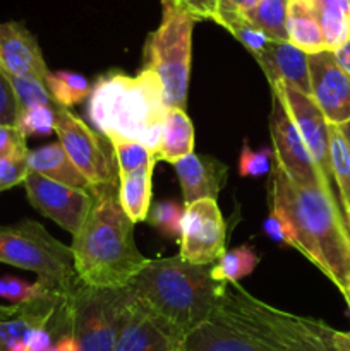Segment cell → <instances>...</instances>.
<instances>
[{
  "instance_id": "cell-14",
  "label": "cell",
  "mask_w": 350,
  "mask_h": 351,
  "mask_svg": "<svg viewBox=\"0 0 350 351\" xmlns=\"http://www.w3.org/2000/svg\"><path fill=\"white\" fill-rule=\"evenodd\" d=\"M69 297L36 300L19 305V311L0 321V351H30V338L36 329L50 328L60 338L71 335Z\"/></svg>"
},
{
  "instance_id": "cell-11",
  "label": "cell",
  "mask_w": 350,
  "mask_h": 351,
  "mask_svg": "<svg viewBox=\"0 0 350 351\" xmlns=\"http://www.w3.org/2000/svg\"><path fill=\"white\" fill-rule=\"evenodd\" d=\"M180 257L191 264H213L225 254L226 226L213 199L184 208L180 225Z\"/></svg>"
},
{
  "instance_id": "cell-32",
  "label": "cell",
  "mask_w": 350,
  "mask_h": 351,
  "mask_svg": "<svg viewBox=\"0 0 350 351\" xmlns=\"http://www.w3.org/2000/svg\"><path fill=\"white\" fill-rule=\"evenodd\" d=\"M55 110L57 105H41L17 113L14 125L26 137H47L55 132Z\"/></svg>"
},
{
  "instance_id": "cell-21",
  "label": "cell",
  "mask_w": 350,
  "mask_h": 351,
  "mask_svg": "<svg viewBox=\"0 0 350 351\" xmlns=\"http://www.w3.org/2000/svg\"><path fill=\"white\" fill-rule=\"evenodd\" d=\"M194 149V125L185 110L168 108L161 127L156 160L175 165Z\"/></svg>"
},
{
  "instance_id": "cell-19",
  "label": "cell",
  "mask_w": 350,
  "mask_h": 351,
  "mask_svg": "<svg viewBox=\"0 0 350 351\" xmlns=\"http://www.w3.org/2000/svg\"><path fill=\"white\" fill-rule=\"evenodd\" d=\"M270 86L281 82L311 96L307 55L288 41H270L256 57Z\"/></svg>"
},
{
  "instance_id": "cell-27",
  "label": "cell",
  "mask_w": 350,
  "mask_h": 351,
  "mask_svg": "<svg viewBox=\"0 0 350 351\" xmlns=\"http://www.w3.org/2000/svg\"><path fill=\"white\" fill-rule=\"evenodd\" d=\"M45 86H47L55 105L62 106V108L79 105L86 98H89L93 89L84 75L69 71L50 72L45 79Z\"/></svg>"
},
{
  "instance_id": "cell-36",
  "label": "cell",
  "mask_w": 350,
  "mask_h": 351,
  "mask_svg": "<svg viewBox=\"0 0 350 351\" xmlns=\"http://www.w3.org/2000/svg\"><path fill=\"white\" fill-rule=\"evenodd\" d=\"M27 153L30 149L23 132L16 125L0 123V158L23 161L27 158Z\"/></svg>"
},
{
  "instance_id": "cell-38",
  "label": "cell",
  "mask_w": 350,
  "mask_h": 351,
  "mask_svg": "<svg viewBox=\"0 0 350 351\" xmlns=\"http://www.w3.org/2000/svg\"><path fill=\"white\" fill-rule=\"evenodd\" d=\"M27 173H30V168H27L26 160L19 161L0 158V192L24 184Z\"/></svg>"
},
{
  "instance_id": "cell-37",
  "label": "cell",
  "mask_w": 350,
  "mask_h": 351,
  "mask_svg": "<svg viewBox=\"0 0 350 351\" xmlns=\"http://www.w3.org/2000/svg\"><path fill=\"white\" fill-rule=\"evenodd\" d=\"M17 101L14 89L10 86L9 75L0 67V123L14 125L17 119Z\"/></svg>"
},
{
  "instance_id": "cell-24",
  "label": "cell",
  "mask_w": 350,
  "mask_h": 351,
  "mask_svg": "<svg viewBox=\"0 0 350 351\" xmlns=\"http://www.w3.org/2000/svg\"><path fill=\"white\" fill-rule=\"evenodd\" d=\"M153 168L144 167L127 175H119V202L134 225L148 219L151 208Z\"/></svg>"
},
{
  "instance_id": "cell-7",
  "label": "cell",
  "mask_w": 350,
  "mask_h": 351,
  "mask_svg": "<svg viewBox=\"0 0 350 351\" xmlns=\"http://www.w3.org/2000/svg\"><path fill=\"white\" fill-rule=\"evenodd\" d=\"M0 263L31 271L38 281L65 297L81 285L71 247L58 242L33 219L0 226Z\"/></svg>"
},
{
  "instance_id": "cell-30",
  "label": "cell",
  "mask_w": 350,
  "mask_h": 351,
  "mask_svg": "<svg viewBox=\"0 0 350 351\" xmlns=\"http://www.w3.org/2000/svg\"><path fill=\"white\" fill-rule=\"evenodd\" d=\"M0 298L9 302L10 305H24L36 300L65 298V295L50 290L47 285L38 280L31 283L17 276H0Z\"/></svg>"
},
{
  "instance_id": "cell-22",
  "label": "cell",
  "mask_w": 350,
  "mask_h": 351,
  "mask_svg": "<svg viewBox=\"0 0 350 351\" xmlns=\"http://www.w3.org/2000/svg\"><path fill=\"white\" fill-rule=\"evenodd\" d=\"M321 27L326 50L336 51L350 40V0H305Z\"/></svg>"
},
{
  "instance_id": "cell-43",
  "label": "cell",
  "mask_w": 350,
  "mask_h": 351,
  "mask_svg": "<svg viewBox=\"0 0 350 351\" xmlns=\"http://www.w3.org/2000/svg\"><path fill=\"white\" fill-rule=\"evenodd\" d=\"M223 2L230 3V5L237 7V9H240V10H249V9H253L254 5H257V2H259V0H223Z\"/></svg>"
},
{
  "instance_id": "cell-31",
  "label": "cell",
  "mask_w": 350,
  "mask_h": 351,
  "mask_svg": "<svg viewBox=\"0 0 350 351\" xmlns=\"http://www.w3.org/2000/svg\"><path fill=\"white\" fill-rule=\"evenodd\" d=\"M108 141L110 146H112L113 156H115L119 175H127L144 167H154L156 165V153L151 151L150 147L134 143V141L122 139V137H110Z\"/></svg>"
},
{
  "instance_id": "cell-23",
  "label": "cell",
  "mask_w": 350,
  "mask_h": 351,
  "mask_svg": "<svg viewBox=\"0 0 350 351\" xmlns=\"http://www.w3.org/2000/svg\"><path fill=\"white\" fill-rule=\"evenodd\" d=\"M287 34L288 43L305 55H316L326 50L321 27L305 0H288Z\"/></svg>"
},
{
  "instance_id": "cell-15",
  "label": "cell",
  "mask_w": 350,
  "mask_h": 351,
  "mask_svg": "<svg viewBox=\"0 0 350 351\" xmlns=\"http://www.w3.org/2000/svg\"><path fill=\"white\" fill-rule=\"evenodd\" d=\"M311 98L326 122L342 125L350 120V75L342 71L333 51L307 55Z\"/></svg>"
},
{
  "instance_id": "cell-41",
  "label": "cell",
  "mask_w": 350,
  "mask_h": 351,
  "mask_svg": "<svg viewBox=\"0 0 350 351\" xmlns=\"http://www.w3.org/2000/svg\"><path fill=\"white\" fill-rule=\"evenodd\" d=\"M336 58V64L342 67V71L345 72L347 75H350V40L343 45L342 48H338L336 51H333Z\"/></svg>"
},
{
  "instance_id": "cell-9",
  "label": "cell",
  "mask_w": 350,
  "mask_h": 351,
  "mask_svg": "<svg viewBox=\"0 0 350 351\" xmlns=\"http://www.w3.org/2000/svg\"><path fill=\"white\" fill-rule=\"evenodd\" d=\"M55 134L67 156L84 175L93 191L119 180L110 141L93 130L81 117L72 113L69 108L57 106Z\"/></svg>"
},
{
  "instance_id": "cell-45",
  "label": "cell",
  "mask_w": 350,
  "mask_h": 351,
  "mask_svg": "<svg viewBox=\"0 0 350 351\" xmlns=\"http://www.w3.org/2000/svg\"><path fill=\"white\" fill-rule=\"evenodd\" d=\"M336 127H338L340 132L343 134V137H345V139H347V143L350 144V120H349V122L342 123V125H336Z\"/></svg>"
},
{
  "instance_id": "cell-28",
  "label": "cell",
  "mask_w": 350,
  "mask_h": 351,
  "mask_svg": "<svg viewBox=\"0 0 350 351\" xmlns=\"http://www.w3.org/2000/svg\"><path fill=\"white\" fill-rule=\"evenodd\" d=\"M259 264V257L253 247L240 245L237 249L225 250L216 263H213L211 276L218 283H239L242 278H247Z\"/></svg>"
},
{
  "instance_id": "cell-6",
  "label": "cell",
  "mask_w": 350,
  "mask_h": 351,
  "mask_svg": "<svg viewBox=\"0 0 350 351\" xmlns=\"http://www.w3.org/2000/svg\"><path fill=\"white\" fill-rule=\"evenodd\" d=\"M160 26L144 43L143 69L158 75L168 108L184 110L191 79L192 31L198 21L177 0H160Z\"/></svg>"
},
{
  "instance_id": "cell-26",
  "label": "cell",
  "mask_w": 350,
  "mask_h": 351,
  "mask_svg": "<svg viewBox=\"0 0 350 351\" xmlns=\"http://www.w3.org/2000/svg\"><path fill=\"white\" fill-rule=\"evenodd\" d=\"M288 0H259L253 9L244 10L250 24L270 41H288Z\"/></svg>"
},
{
  "instance_id": "cell-16",
  "label": "cell",
  "mask_w": 350,
  "mask_h": 351,
  "mask_svg": "<svg viewBox=\"0 0 350 351\" xmlns=\"http://www.w3.org/2000/svg\"><path fill=\"white\" fill-rule=\"evenodd\" d=\"M180 343L177 332L130 297L113 351H178Z\"/></svg>"
},
{
  "instance_id": "cell-4",
  "label": "cell",
  "mask_w": 350,
  "mask_h": 351,
  "mask_svg": "<svg viewBox=\"0 0 350 351\" xmlns=\"http://www.w3.org/2000/svg\"><path fill=\"white\" fill-rule=\"evenodd\" d=\"M88 99L89 120L102 136L134 141L156 153L168 106L154 72H108L93 84Z\"/></svg>"
},
{
  "instance_id": "cell-5",
  "label": "cell",
  "mask_w": 350,
  "mask_h": 351,
  "mask_svg": "<svg viewBox=\"0 0 350 351\" xmlns=\"http://www.w3.org/2000/svg\"><path fill=\"white\" fill-rule=\"evenodd\" d=\"M215 314L233 322L275 351H350V335L319 319L264 304L239 283H226Z\"/></svg>"
},
{
  "instance_id": "cell-2",
  "label": "cell",
  "mask_w": 350,
  "mask_h": 351,
  "mask_svg": "<svg viewBox=\"0 0 350 351\" xmlns=\"http://www.w3.org/2000/svg\"><path fill=\"white\" fill-rule=\"evenodd\" d=\"M79 281L93 288H124L148 266L134 240V223L119 202V180L93 191V204L72 237Z\"/></svg>"
},
{
  "instance_id": "cell-12",
  "label": "cell",
  "mask_w": 350,
  "mask_h": 351,
  "mask_svg": "<svg viewBox=\"0 0 350 351\" xmlns=\"http://www.w3.org/2000/svg\"><path fill=\"white\" fill-rule=\"evenodd\" d=\"M270 132L273 139L275 165L295 184L304 185V187H321L326 191L321 175L314 167V161L294 120L290 119L283 103L275 93H271Z\"/></svg>"
},
{
  "instance_id": "cell-44",
  "label": "cell",
  "mask_w": 350,
  "mask_h": 351,
  "mask_svg": "<svg viewBox=\"0 0 350 351\" xmlns=\"http://www.w3.org/2000/svg\"><path fill=\"white\" fill-rule=\"evenodd\" d=\"M17 311H19V305H3V304H0V321L12 317V315L16 314Z\"/></svg>"
},
{
  "instance_id": "cell-1",
  "label": "cell",
  "mask_w": 350,
  "mask_h": 351,
  "mask_svg": "<svg viewBox=\"0 0 350 351\" xmlns=\"http://www.w3.org/2000/svg\"><path fill=\"white\" fill-rule=\"evenodd\" d=\"M271 209L288 228L290 242L340 291L350 280V226L331 195L321 187L292 182L273 165Z\"/></svg>"
},
{
  "instance_id": "cell-20",
  "label": "cell",
  "mask_w": 350,
  "mask_h": 351,
  "mask_svg": "<svg viewBox=\"0 0 350 351\" xmlns=\"http://www.w3.org/2000/svg\"><path fill=\"white\" fill-rule=\"evenodd\" d=\"M26 163L30 171H33V173L41 175L48 180L64 184L67 187H74L93 194V187L89 185V182L75 168V165L67 156L60 143H51L47 144V146L31 149L27 153Z\"/></svg>"
},
{
  "instance_id": "cell-8",
  "label": "cell",
  "mask_w": 350,
  "mask_h": 351,
  "mask_svg": "<svg viewBox=\"0 0 350 351\" xmlns=\"http://www.w3.org/2000/svg\"><path fill=\"white\" fill-rule=\"evenodd\" d=\"M130 288L79 285L69 295V324L78 351H113L129 304Z\"/></svg>"
},
{
  "instance_id": "cell-39",
  "label": "cell",
  "mask_w": 350,
  "mask_h": 351,
  "mask_svg": "<svg viewBox=\"0 0 350 351\" xmlns=\"http://www.w3.org/2000/svg\"><path fill=\"white\" fill-rule=\"evenodd\" d=\"M263 232H264V235H266L270 240H273V242L280 243V245L292 247L287 225H285L283 219L280 218V215H278V213H275L273 209H270V215H268V218L264 219Z\"/></svg>"
},
{
  "instance_id": "cell-25",
  "label": "cell",
  "mask_w": 350,
  "mask_h": 351,
  "mask_svg": "<svg viewBox=\"0 0 350 351\" xmlns=\"http://www.w3.org/2000/svg\"><path fill=\"white\" fill-rule=\"evenodd\" d=\"M211 21L225 27L235 40H239L246 47V50L254 58L270 43V40L247 21V17L244 16V10L237 9V7L230 5V3L223 2V0H216V9Z\"/></svg>"
},
{
  "instance_id": "cell-42",
  "label": "cell",
  "mask_w": 350,
  "mask_h": 351,
  "mask_svg": "<svg viewBox=\"0 0 350 351\" xmlns=\"http://www.w3.org/2000/svg\"><path fill=\"white\" fill-rule=\"evenodd\" d=\"M54 351H78V346H75L74 338H72L71 335H67L64 336V338L58 339Z\"/></svg>"
},
{
  "instance_id": "cell-35",
  "label": "cell",
  "mask_w": 350,
  "mask_h": 351,
  "mask_svg": "<svg viewBox=\"0 0 350 351\" xmlns=\"http://www.w3.org/2000/svg\"><path fill=\"white\" fill-rule=\"evenodd\" d=\"M275 154L271 147L254 151L249 144H244L239 156V175L240 177H263L273 170Z\"/></svg>"
},
{
  "instance_id": "cell-17",
  "label": "cell",
  "mask_w": 350,
  "mask_h": 351,
  "mask_svg": "<svg viewBox=\"0 0 350 351\" xmlns=\"http://www.w3.org/2000/svg\"><path fill=\"white\" fill-rule=\"evenodd\" d=\"M178 351H275L266 343L218 314L189 332Z\"/></svg>"
},
{
  "instance_id": "cell-10",
  "label": "cell",
  "mask_w": 350,
  "mask_h": 351,
  "mask_svg": "<svg viewBox=\"0 0 350 351\" xmlns=\"http://www.w3.org/2000/svg\"><path fill=\"white\" fill-rule=\"evenodd\" d=\"M271 93H275L280 98V101L283 103L285 110L288 112L290 119L294 120L295 127H297L299 134H301L302 141H304L305 147H307L309 154L314 161V167L318 168L319 175H321L326 191H328V194L331 195V199L338 204L343 216H345L342 195H340L335 175H333L331 153H329V123L326 122L325 115L318 108V105L312 101L311 96L304 95L299 89L277 82V84L271 86Z\"/></svg>"
},
{
  "instance_id": "cell-40",
  "label": "cell",
  "mask_w": 350,
  "mask_h": 351,
  "mask_svg": "<svg viewBox=\"0 0 350 351\" xmlns=\"http://www.w3.org/2000/svg\"><path fill=\"white\" fill-rule=\"evenodd\" d=\"M185 10H189L196 21H211L216 9V0H177Z\"/></svg>"
},
{
  "instance_id": "cell-13",
  "label": "cell",
  "mask_w": 350,
  "mask_h": 351,
  "mask_svg": "<svg viewBox=\"0 0 350 351\" xmlns=\"http://www.w3.org/2000/svg\"><path fill=\"white\" fill-rule=\"evenodd\" d=\"M27 201L38 213L50 218L58 226L71 233L79 232L93 204V194L79 189L67 187L30 171L24 180Z\"/></svg>"
},
{
  "instance_id": "cell-33",
  "label": "cell",
  "mask_w": 350,
  "mask_h": 351,
  "mask_svg": "<svg viewBox=\"0 0 350 351\" xmlns=\"http://www.w3.org/2000/svg\"><path fill=\"white\" fill-rule=\"evenodd\" d=\"M184 208L177 201H160L153 204L148 213V219L167 239H180V225Z\"/></svg>"
},
{
  "instance_id": "cell-46",
  "label": "cell",
  "mask_w": 350,
  "mask_h": 351,
  "mask_svg": "<svg viewBox=\"0 0 350 351\" xmlns=\"http://www.w3.org/2000/svg\"><path fill=\"white\" fill-rule=\"evenodd\" d=\"M342 295H343V298H345L347 305H349V312H350V280H349V283H347L345 290L342 291ZM349 335H350V332H349Z\"/></svg>"
},
{
  "instance_id": "cell-3",
  "label": "cell",
  "mask_w": 350,
  "mask_h": 351,
  "mask_svg": "<svg viewBox=\"0 0 350 351\" xmlns=\"http://www.w3.org/2000/svg\"><path fill=\"white\" fill-rule=\"evenodd\" d=\"M213 264H191L177 257L154 259L130 281L134 298L182 339L209 321L225 283L211 276Z\"/></svg>"
},
{
  "instance_id": "cell-34",
  "label": "cell",
  "mask_w": 350,
  "mask_h": 351,
  "mask_svg": "<svg viewBox=\"0 0 350 351\" xmlns=\"http://www.w3.org/2000/svg\"><path fill=\"white\" fill-rule=\"evenodd\" d=\"M7 75H9L10 86H12L14 95H16L17 110L19 112L33 108V106L55 105L43 81H38V79L33 77H17V75L10 74Z\"/></svg>"
},
{
  "instance_id": "cell-18",
  "label": "cell",
  "mask_w": 350,
  "mask_h": 351,
  "mask_svg": "<svg viewBox=\"0 0 350 351\" xmlns=\"http://www.w3.org/2000/svg\"><path fill=\"white\" fill-rule=\"evenodd\" d=\"M180 180L184 204H192L201 199L216 201L229 177V167L213 156H199L191 153L174 165Z\"/></svg>"
},
{
  "instance_id": "cell-29",
  "label": "cell",
  "mask_w": 350,
  "mask_h": 351,
  "mask_svg": "<svg viewBox=\"0 0 350 351\" xmlns=\"http://www.w3.org/2000/svg\"><path fill=\"white\" fill-rule=\"evenodd\" d=\"M329 153H331V167L342 195L343 211L350 225V144L340 132L338 127L329 123Z\"/></svg>"
}]
</instances>
